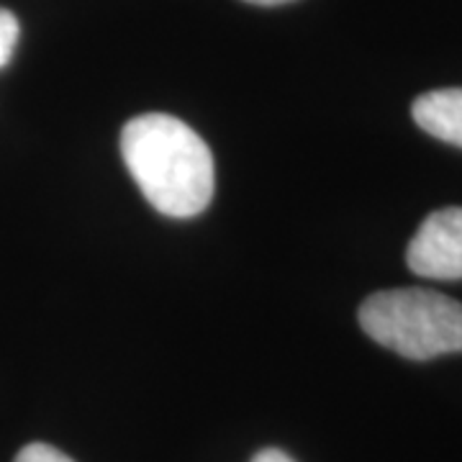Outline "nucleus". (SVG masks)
<instances>
[{
	"instance_id": "obj_1",
	"label": "nucleus",
	"mask_w": 462,
	"mask_h": 462,
	"mask_svg": "<svg viewBox=\"0 0 462 462\" xmlns=\"http://www.w3.org/2000/svg\"><path fill=\"white\" fill-rule=\"evenodd\" d=\"M121 154L142 196L162 216L190 218L206 211L214 199V154L175 116L132 118L121 132Z\"/></svg>"
},
{
	"instance_id": "obj_2",
	"label": "nucleus",
	"mask_w": 462,
	"mask_h": 462,
	"mask_svg": "<svg viewBox=\"0 0 462 462\" xmlns=\"http://www.w3.org/2000/svg\"><path fill=\"white\" fill-rule=\"evenodd\" d=\"M360 327L406 360L462 352V303L424 288L373 293L360 306Z\"/></svg>"
},
{
	"instance_id": "obj_3",
	"label": "nucleus",
	"mask_w": 462,
	"mask_h": 462,
	"mask_svg": "<svg viewBox=\"0 0 462 462\" xmlns=\"http://www.w3.org/2000/svg\"><path fill=\"white\" fill-rule=\"evenodd\" d=\"M406 263L421 278L462 281V208L427 216L406 249Z\"/></svg>"
},
{
	"instance_id": "obj_4",
	"label": "nucleus",
	"mask_w": 462,
	"mask_h": 462,
	"mask_svg": "<svg viewBox=\"0 0 462 462\" xmlns=\"http://www.w3.org/2000/svg\"><path fill=\"white\" fill-rule=\"evenodd\" d=\"M413 121L447 144L462 147V88L430 90L413 100Z\"/></svg>"
},
{
	"instance_id": "obj_5",
	"label": "nucleus",
	"mask_w": 462,
	"mask_h": 462,
	"mask_svg": "<svg viewBox=\"0 0 462 462\" xmlns=\"http://www.w3.org/2000/svg\"><path fill=\"white\" fill-rule=\"evenodd\" d=\"M18 36H21V26H18V18L0 8V69L11 62L14 51H16Z\"/></svg>"
},
{
	"instance_id": "obj_6",
	"label": "nucleus",
	"mask_w": 462,
	"mask_h": 462,
	"mask_svg": "<svg viewBox=\"0 0 462 462\" xmlns=\"http://www.w3.org/2000/svg\"><path fill=\"white\" fill-rule=\"evenodd\" d=\"M14 462H75V460H72V457H67L65 452H60L57 447L44 445V442H33V445L23 447Z\"/></svg>"
},
{
	"instance_id": "obj_7",
	"label": "nucleus",
	"mask_w": 462,
	"mask_h": 462,
	"mask_svg": "<svg viewBox=\"0 0 462 462\" xmlns=\"http://www.w3.org/2000/svg\"><path fill=\"white\" fill-rule=\"evenodd\" d=\"M252 462H293V460H291V457H288L285 452H281V449H273V447H270V449H263V452H257V455H254V460H252Z\"/></svg>"
},
{
	"instance_id": "obj_8",
	"label": "nucleus",
	"mask_w": 462,
	"mask_h": 462,
	"mask_svg": "<svg viewBox=\"0 0 462 462\" xmlns=\"http://www.w3.org/2000/svg\"><path fill=\"white\" fill-rule=\"evenodd\" d=\"M252 5H282V3H293V0H245Z\"/></svg>"
}]
</instances>
